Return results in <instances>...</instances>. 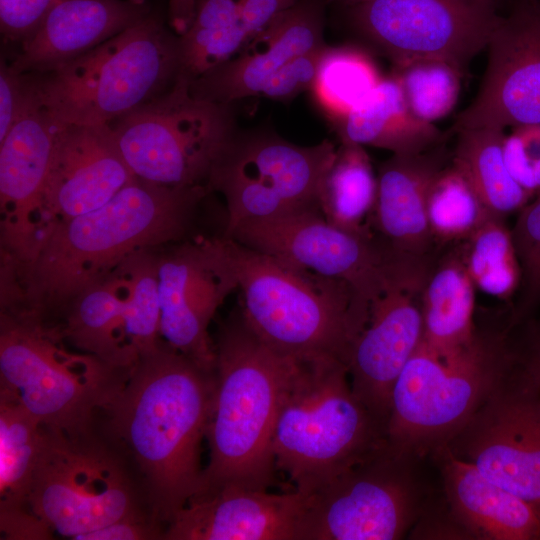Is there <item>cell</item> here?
Returning a JSON list of instances; mask_svg holds the SVG:
<instances>
[{
    "instance_id": "cell-40",
    "label": "cell",
    "mask_w": 540,
    "mask_h": 540,
    "mask_svg": "<svg viewBox=\"0 0 540 540\" xmlns=\"http://www.w3.org/2000/svg\"><path fill=\"white\" fill-rule=\"evenodd\" d=\"M325 47L326 45L287 62L268 80L260 96L286 101L304 91H311Z\"/></svg>"
},
{
    "instance_id": "cell-5",
    "label": "cell",
    "mask_w": 540,
    "mask_h": 540,
    "mask_svg": "<svg viewBox=\"0 0 540 540\" xmlns=\"http://www.w3.org/2000/svg\"><path fill=\"white\" fill-rule=\"evenodd\" d=\"M386 426L358 399L347 365L294 357L273 435L276 469L308 495L387 443Z\"/></svg>"
},
{
    "instance_id": "cell-29",
    "label": "cell",
    "mask_w": 540,
    "mask_h": 540,
    "mask_svg": "<svg viewBox=\"0 0 540 540\" xmlns=\"http://www.w3.org/2000/svg\"><path fill=\"white\" fill-rule=\"evenodd\" d=\"M475 286L456 250L432 265L421 291L423 344L442 359L475 338Z\"/></svg>"
},
{
    "instance_id": "cell-44",
    "label": "cell",
    "mask_w": 540,
    "mask_h": 540,
    "mask_svg": "<svg viewBox=\"0 0 540 540\" xmlns=\"http://www.w3.org/2000/svg\"><path fill=\"white\" fill-rule=\"evenodd\" d=\"M299 0H237L240 21L248 41L270 25Z\"/></svg>"
},
{
    "instance_id": "cell-1",
    "label": "cell",
    "mask_w": 540,
    "mask_h": 540,
    "mask_svg": "<svg viewBox=\"0 0 540 540\" xmlns=\"http://www.w3.org/2000/svg\"><path fill=\"white\" fill-rule=\"evenodd\" d=\"M215 391L210 371L161 339L101 412L102 434L127 458L165 528L202 485L201 442Z\"/></svg>"
},
{
    "instance_id": "cell-37",
    "label": "cell",
    "mask_w": 540,
    "mask_h": 540,
    "mask_svg": "<svg viewBox=\"0 0 540 540\" xmlns=\"http://www.w3.org/2000/svg\"><path fill=\"white\" fill-rule=\"evenodd\" d=\"M405 101L419 119L433 123L447 116L457 103L463 72L441 59L415 58L394 63Z\"/></svg>"
},
{
    "instance_id": "cell-38",
    "label": "cell",
    "mask_w": 540,
    "mask_h": 540,
    "mask_svg": "<svg viewBox=\"0 0 540 540\" xmlns=\"http://www.w3.org/2000/svg\"><path fill=\"white\" fill-rule=\"evenodd\" d=\"M511 234L521 268V284L509 330L526 321L540 306V192L518 212Z\"/></svg>"
},
{
    "instance_id": "cell-32",
    "label": "cell",
    "mask_w": 540,
    "mask_h": 540,
    "mask_svg": "<svg viewBox=\"0 0 540 540\" xmlns=\"http://www.w3.org/2000/svg\"><path fill=\"white\" fill-rule=\"evenodd\" d=\"M247 42L237 0H196L193 20L178 36V76L191 83L231 60Z\"/></svg>"
},
{
    "instance_id": "cell-33",
    "label": "cell",
    "mask_w": 540,
    "mask_h": 540,
    "mask_svg": "<svg viewBox=\"0 0 540 540\" xmlns=\"http://www.w3.org/2000/svg\"><path fill=\"white\" fill-rule=\"evenodd\" d=\"M383 79L373 58L354 46H326L312 86L321 109L337 124Z\"/></svg>"
},
{
    "instance_id": "cell-39",
    "label": "cell",
    "mask_w": 540,
    "mask_h": 540,
    "mask_svg": "<svg viewBox=\"0 0 540 540\" xmlns=\"http://www.w3.org/2000/svg\"><path fill=\"white\" fill-rule=\"evenodd\" d=\"M503 155L513 179L532 197L540 192V124L513 127L505 136Z\"/></svg>"
},
{
    "instance_id": "cell-7",
    "label": "cell",
    "mask_w": 540,
    "mask_h": 540,
    "mask_svg": "<svg viewBox=\"0 0 540 540\" xmlns=\"http://www.w3.org/2000/svg\"><path fill=\"white\" fill-rule=\"evenodd\" d=\"M64 342L58 327L42 319L1 311L0 395L19 403L47 429L89 432L133 368L68 351Z\"/></svg>"
},
{
    "instance_id": "cell-10",
    "label": "cell",
    "mask_w": 540,
    "mask_h": 540,
    "mask_svg": "<svg viewBox=\"0 0 540 540\" xmlns=\"http://www.w3.org/2000/svg\"><path fill=\"white\" fill-rule=\"evenodd\" d=\"M108 125L134 176L169 187L207 186L235 135L230 105L193 95L180 76L166 92Z\"/></svg>"
},
{
    "instance_id": "cell-12",
    "label": "cell",
    "mask_w": 540,
    "mask_h": 540,
    "mask_svg": "<svg viewBox=\"0 0 540 540\" xmlns=\"http://www.w3.org/2000/svg\"><path fill=\"white\" fill-rule=\"evenodd\" d=\"M417 459L388 442L306 495L300 540H396L423 512Z\"/></svg>"
},
{
    "instance_id": "cell-42",
    "label": "cell",
    "mask_w": 540,
    "mask_h": 540,
    "mask_svg": "<svg viewBox=\"0 0 540 540\" xmlns=\"http://www.w3.org/2000/svg\"><path fill=\"white\" fill-rule=\"evenodd\" d=\"M36 100L30 73L15 71L6 58L0 64V142L17 119Z\"/></svg>"
},
{
    "instance_id": "cell-41",
    "label": "cell",
    "mask_w": 540,
    "mask_h": 540,
    "mask_svg": "<svg viewBox=\"0 0 540 540\" xmlns=\"http://www.w3.org/2000/svg\"><path fill=\"white\" fill-rule=\"evenodd\" d=\"M58 0H0V31L5 43L23 44Z\"/></svg>"
},
{
    "instance_id": "cell-3",
    "label": "cell",
    "mask_w": 540,
    "mask_h": 540,
    "mask_svg": "<svg viewBox=\"0 0 540 540\" xmlns=\"http://www.w3.org/2000/svg\"><path fill=\"white\" fill-rule=\"evenodd\" d=\"M215 352L210 455L197 494L229 485L268 490L276 470L275 423L294 357L261 341L240 312L220 326Z\"/></svg>"
},
{
    "instance_id": "cell-45",
    "label": "cell",
    "mask_w": 540,
    "mask_h": 540,
    "mask_svg": "<svg viewBox=\"0 0 540 540\" xmlns=\"http://www.w3.org/2000/svg\"><path fill=\"white\" fill-rule=\"evenodd\" d=\"M516 351L521 367L540 386V323L529 325L525 344Z\"/></svg>"
},
{
    "instance_id": "cell-27",
    "label": "cell",
    "mask_w": 540,
    "mask_h": 540,
    "mask_svg": "<svg viewBox=\"0 0 540 540\" xmlns=\"http://www.w3.org/2000/svg\"><path fill=\"white\" fill-rule=\"evenodd\" d=\"M337 132L341 142L373 146L393 154H417L444 142L433 123L411 112L393 74L383 77L370 95L337 123Z\"/></svg>"
},
{
    "instance_id": "cell-43",
    "label": "cell",
    "mask_w": 540,
    "mask_h": 540,
    "mask_svg": "<svg viewBox=\"0 0 540 540\" xmlns=\"http://www.w3.org/2000/svg\"><path fill=\"white\" fill-rule=\"evenodd\" d=\"M165 527L145 512L91 531L80 540H156L164 539Z\"/></svg>"
},
{
    "instance_id": "cell-23",
    "label": "cell",
    "mask_w": 540,
    "mask_h": 540,
    "mask_svg": "<svg viewBox=\"0 0 540 540\" xmlns=\"http://www.w3.org/2000/svg\"><path fill=\"white\" fill-rule=\"evenodd\" d=\"M451 160L443 142L417 154H393L380 166L371 227L396 256L431 261L434 240L428 224L427 198L434 179Z\"/></svg>"
},
{
    "instance_id": "cell-14",
    "label": "cell",
    "mask_w": 540,
    "mask_h": 540,
    "mask_svg": "<svg viewBox=\"0 0 540 540\" xmlns=\"http://www.w3.org/2000/svg\"><path fill=\"white\" fill-rule=\"evenodd\" d=\"M445 446L540 514V386L518 357Z\"/></svg>"
},
{
    "instance_id": "cell-47",
    "label": "cell",
    "mask_w": 540,
    "mask_h": 540,
    "mask_svg": "<svg viewBox=\"0 0 540 540\" xmlns=\"http://www.w3.org/2000/svg\"><path fill=\"white\" fill-rule=\"evenodd\" d=\"M339 1H341L342 3L347 4L349 6H352V5L357 4V3H359V2H361L363 0H339Z\"/></svg>"
},
{
    "instance_id": "cell-25",
    "label": "cell",
    "mask_w": 540,
    "mask_h": 540,
    "mask_svg": "<svg viewBox=\"0 0 540 540\" xmlns=\"http://www.w3.org/2000/svg\"><path fill=\"white\" fill-rule=\"evenodd\" d=\"M432 455L440 464L450 516L464 536L484 540L540 539V514L534 506L488 479L446 446Z\"/></svg>"
},
{
    "instance_id": "cell-2",
    "label": "cell",
    "mask_w": 540,
    "mask_h": 540,
    "mask_svg": "<svg viewBox=\"0 0 540 540\" xmlns=\"http://www.w3.org/2000/svg\"><path fill=\"white\" fill-rule=\"evenodd\" d=\"M206 185L169 187L138 178L99 208L54 225L32 261L3 279L6 311L67 309L86 288L143 249L184 240Z\"/></svg>"
},
{
    "instance_id": "cell-35",
    "label": "cell",
    "mask_w": 540,
    "mask_h": 540,
    "mask_svg": "<svg viewBox=\"0 0 540 540\" xmlns=\"http://www.w3.org/2000/svg\"><path fill=\"white\" fill-rule=\"evenodd\" d=\"M117 268L127 287L124 301L126 338L139 358L155 350L161 341L158 252L155 249L139 250Z\"/></svg>"
},
{
    "instance_id": "cell-34",
    "label": "cell",
    "mask_w": 540,
    "mask_h": 540,
    "mask_svg": "<svg viewBox=\"0 0 540 540\" xmlns=\"http://www.w3.org/2000/svg\"><path fill=\"white\" fill-rule=\"evenodd\" d=\"M458 250L476 289L501 300L520 288L521 268L505 218L491 215Z\"/></svg>"
},
{
    "instance_id": "cell-17",
    "label": "cell",
    "mask_w": 540,
    "mask_h": 540,
    "mask_svg": "<svg viewBox=\"0 0 540 540\" xmlns=\"http://www.w3.org/2000/svg\"><path fill=\"white\" fill-rule=\"evenodd\" d=\"M64 125L36 99L0 142L1 259L11 274L32 261L45 237L44 189Z\"/></svg>"
},
{
    "instance_id": "cell-15",
    "label": "cell",
    "mask_w": 540,
    "mask_h": 540,
    "mask_svg": "<svg viewBox=\"0 0 540 540\" xmlns=\"http://www.w3.org/2000/svg\"><path fill=\"white\" fill-rule=\"evenodd\" d=\"M350 7L357 32L393 63L435 58L462 72L487 48L500 18L494 0H363Z\"/></svg>"
},
{
    "instance_id": "cell-16",
    "label": "cell",
    "mask_w": 540,
    "mask_h": 540,
    "mask_svg": "<svg viewBox=\"0 0 540 540\" xmlns=\"http://www.w3.org/2000/svg\"><path fill=\"white\" fill-rule=\"evenodd\" d=\"M160 337L201 367L214 371L215 343L208 328L238 289L221 238H194L158 252Z\"/></svg>"
},
{
    "instance_id": "cell-22",
    "label": "cell",
    "mask_w": 540,
    "mask_h": 540,
    "mask_svg": "<svg viewBox=\"0 0 540 540\" xmlns=\"http://www.w3.org/2000/svg\"><path fill=\"white\" fill-rule=\"evenodd\" d=\"M323 12L314 0H299L251 38L218 68L190 83L193 95L228 104L260 96L268 80L293 58L324 46Z\"/></svg>"
},
{
    "instance_id": "cell-28",
    "label": "cell",
    "mask_w": 540,
    "mask_h": 540,
    "mask_svg": "<svg viewBox=\"0 0 540 540\" xmlns=\"http://www.w3.org/2000/svg\"><path fill=\"white\" fill-rule=\"evenodd\" d=\"M126 280L116 267L81 292L67 307L58 327L65 341L120 368L132 369L138 360L124 327Z\"/></svg>"
},
{
    "instance_id": "cell-20",
    "label": "cell",
    "mask_w": 540,
    "mask_h": 540,
    "mask_svg": "<svg viewBox=\"0 0 540 540\" xmlns=\"http://www.w3.org/2000/svg\"><path fill=\"white\" fill-rule=\"evenodd\" d=\"M134 179L108 124H65L44 189L46 234L54 225L104 205Z\"/></svg>"
},
{
    "instance_id": "cell-8",
    "label": "cell",
    "mask_w": 540,
    "mask_h": 540,
    "mask_svg": "<svg viewBox=\"0 0 540 540\" xmlns=\"http://www.w3.org/2000/svg\"><path fill=\"white\" fill-rule=\"evenodd\" d=\"M509 331L477 330L473 341L448 359L421 342L392 391L389 446L416 459L445 446L515 365Z\"/></svg>"
},
{
    "instance_id": "cell-36",
    "label": "cell",
    "mask_w": 540,
    "mask_h": 540,
    "mask_svg": "<svg viewBox=\"0 0 540 540\" xmlns=\"http://www.w3.org/2000/svg\"><path fill=\"white\" fill-rule=\"evenodd\" d=\"M491 215L469 179L451 160L428 193L427 218L434 242H463Z\"/></svg>"
},
{
    "instance_id": "cell-31",
    "label": "cell",
    "mask_w": 540,
    "mask_h": 540,
    "mask_svg": "<svg viewBox=\"0 0 540 540\" xmlns=\"http://www.w3.org/2000/svg\"><path fill=\"white\" fill-rule=\"evenodd\" d=\"M452 162L466 175L487 209L506 218L519 212L533 197L511 176L505 164V133L498 128L456 131Z\"/></svg>"
},
{
    "instance_id": "cell-19",
    "label": "cell",
    "mask_w": 540,
    "mask_h": 540,
    "mask_svg": "<svg viewBox=\"0 0 540 540\" xmlns=\"http://www.w3.org/2000/svg\"><path fill=\"white\" fill-rule=\"evenodd\" d=\"M422 289L394 284L370 305L347 368L352 391L387 429L394 385L423 340Z\"/></svg>"
},
{
    "instance_id": "cell-21",
    "label": "cell",
    "mask_w": 540,
    "mask_h": 540,
    "mask_svg": "<svg viewBox=\"0 0 540 540\" xmlns=\"http://www.w3.org/2000/svg\"><path fill=\"white\" fill-rule=\"evenodd\" d=\"M307 496L223 486L193 496L164 540H300Z\"/></svg>"
},
{
    "instance_id": "cell-11",
    "label": "cell",
    "mask_w": 540,
    "mask_h": 540,
    "mask_svg": "<svg viewBox=\"0 0 540 540\" xmlns=\"http://www.w3.org/2000/svg\"><path fill=\"white\" fill-rule=\"evenodd\" d=\"M224 237L295 268L342 280L369 307L389 286L420 285L427 273L425 264L396 256L375 234L329 223L319 208L247 221Z\"/></svg>"
},
{
    "instance_id": "cell-4",
    "label": "cell",
    "mask_w": 540,
    "mask_h": 540,
    "mask_svg": "<svg viewBox=\"0 0 540 540\" xmlns=\"http://www.w3.org/2000/svg\"><path fill=\"white\" fill-rule=\"evenodd\" d=\"M241 293L240 314L275 351L291 357L329 356L347 365L370 307L344 281L287 265L222 236Z\"/></svg>"
},
{
    "instance_id": "cell-24",
    "label": "cell",
    "mask_w": 540,
    "mask_h": 540,
    "mask_svg": "<svg viewBox=\"0 0 540 540\" xmlns=\"http://www.w3.org/2000/svg\"><path fill=\"white\" fill-rule=\"evenodd\" d=\"M152 10L148 0H58L9 61L20 73H43L121 33Z\"/></svg>"
},
{
    "instance_id": "cell-46",
    "label": "cell",
    "mask_w": 540,
    "mask_h": 540,
    "mask_svg": "<svg viewBox=\"0 0 540 540\" xmlns=\"http://www.w3.org/2000/svg\"><path fill=\"white\" fill-rule=\"evenodd\" d=\"M196 0H169L168 17L173 31L182 35L189 28L195 14Z\"/></svg>"
},
{
    "instance_id": "cell-18",
    "label": "cell",
    "mask_w": 540,
    "mask_h": 540,
    "mask_svg": "<svg viewBox=\"0 0 540 540\" xmlns=\"http://www.w3.org/2000/svg\"><path fill=\"white\" fill-rule=\"evenodd\" d=\"M487 48L480 89L454 132L540 124V0L518 1L500 16Z\"/></svg>"
},
{
    "instance_id": "cell-9",
    "label": "cell",
    "mask_w": 540,
    "mask_h": 540,
    "mask_svg": "<svg viewBox=\"0 0 540 540\" xmlns=\"http://www.w3.org/2000/svg\"><path fill=\"white\" fill-rule=\"evenodd\" d=\"M42 429L27 511L47 539L55 532L78 540L115 521L151 513L129 461L102 433Z\"/></svg>"
},
{
    "instance_id": "cell-26",
    "label": "cell",
    "mask_w": 540,
    "mask_h": 540,
    "mask_svg": "<svg viewBox=\"0 0 540 540\" xmlns=\"http://www.w3.org/2000/svg\"><path fill=\"white\" fill-rule=\"evenodd\" d=\"M43 438L40 423L16 401L0 395V528L8 539L35 530L27 501Z\"/></svg>"
},
{
    "instance_id": "cell-6",
    "label": "cell",
    "mask_w": 540,
    "mask_h": 540,
    "mask_svg": "<svg viewBox=\"0 0 540 540\" xmlns=\"http://www.w3.org/2000/svg\"><path fill=\"white\" fill-rule=\"evenodd\" d=\"M178 73V35L152 9L85 54L30 74L38 102L57 120L106 125L166 92Z\"/></svg>"
},
{
    "instance_id": "cell-30",
    "label": "cell",
    "mask_w": 540,
    "mask_h": 540,
    "mask_svg": "<svg viewBox=\"0 0 540 540\" xmlns=\"http://www.w3.org/2000/svg\"><path fill=\"white\" fill-rule=\"evenodd\" d=\"M377 190V176L364 146L341 142L323 174L318 207L329 223L371 235Z\"/></svg>"
},
{
    "instance_id": "cell-13",
    "label": "cell",
    "mask_w": 540,
    "mask_h": 540,
    "mask_svg": "<svg viewBox=\"0 0 540 540\" xmlns=\"http://www.w3.org/2000/svg\"><path fill=\"white\" fill-rule=\"evenodd\" d=\"M335 151L328 140L300 146L269 133L235 134L207 182L225 200L223 236L247 221L319 208L321 180Z\"/></svg>"
}]
</instances>
